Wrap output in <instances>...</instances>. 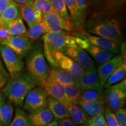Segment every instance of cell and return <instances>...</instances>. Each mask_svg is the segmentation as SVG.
<instances>
[{
	"label": "cell",
	"instance_id": "5",
	"mask_svg": "<svg viewBox=\"0 0 126 126\" xmlns=\"http://www.w3.org/2000/svg\"><path fill=\"white\" fill-rule=\"evenodd\" d=\"M103 93L106 108L114 113L123 108L126 97V79L105 88Z\"/></svg>",
	"mask_w": 126,
	"mask_h": 126
},
{
	"label": "cell",
	"instance_id": "2",
	"mask_svg": "<svg viewBox=\"0 0 126 126\" xmlns=\"http://www.w3.org/2000/svg\"><path fill=\"white\" fill-rule=\"evenodd\" d=\"M86 29L89 33L114 40H120L122 32L117 19L109 16L97 15L86 22Z\"/></svg>",
	"mask_w": 126,
	"mask_h": 126
},
{
	"label": "cell",
	"instance_id": "23",
	"mask_svg": "<svg viewBox=\"0 0 126 126\" xmlns=\"http://www.w3.org/2000/svg\"><path fill=\"white\" fill-rule=\"evenodd\" d=\"M11 36H22L28 37V31L25 27L21 15L5 25Z\"/></svg>",
	"mask_w": 126,
	"mask_h": 126
},
{
	"label": "cell",
	"instance_id": "26",
	"mask_svg": "<svg viewBox=\"0 0 126 126\" xmlns=\"http://www.w3.org/2000/svg\"><path fill=\"white\" fill-rule=\"evenodd\" d=\"M65 96L70 103L78 105L80 102L82 90L77 82L64 85Z\"/></svg>",
	"mask_w": 126,
	"mask_h": 126
},
{
	"label": "cell",
	"instance_id": "11",
	"mask_svg": "<svg viewBox=\"0 0 126 126\" xmlns=\"http://www.w3.org/2000/svg\"><path fill=\"white\" fill-rule=\"evenodd\" d=\"M54 59L56 68L70 72L79 78L83 74L85 70L69 57L58 50H54Z\"/></svg>",
	"mask_w": 126,
	"mask_h": 126
},
{
	"label": "cell",
	"instance_id": "6",
	"mask_svg": "<svg viewBox=\"0 0 126 126\" xmlns=\"http://www.w3.org/2000/svg\"><path fill=\"white\" fill-rule=\"evenodd\" d=\"M42 22L47 33L59 32H70L77 29L71 20L63 18L54 11L42 14Z\"/></svg>",
	"mask_w": 126,
	"mask_h": 126
},
{
	"label": "cell",
	"instance_id": "4",
	"mask_svg": "<svg viewBox=\"0 0 126 126\" xmlns=\"http://www.w3.org/2000/svg\"><path fill=\"white\" fill-rule=\"evenodd\" d=\"M42 39L50 48L58 51L66 47H79L85 50L89 45L85 39L71 35L70 33L66 32L46 33L42 36Z\"/></svg>",
	"mask_w": 126,
	"mask_h": 126
},
{
	"label": "cell",
	"instance_id": "31",
	"mask_svg": "<svg viewBox=\"0 0 126 126\" xmlns=\"http://www.w3.org/2000/svg\"><path fill=\"white\" fill-rule=\"evenodd\" d=\"M52 9L66 19L71 20L70 15L64 0H48Z\"/></svg>",
	"mask_w": 126,
	"mask_h": 126
},
{
	"label": "cell",
	"instance_id": "40",
	"mask_svg": "<svg viewBox=\"0 0 126 126\" xmlns=\"http://www.w3.org/2000/svg\"><path fill=\"white\" fill-rule=\"evenodd\" d=\"M59 126H78L70 117L64 118L57 121Z\"/></svg>",
	"mask_w": 126,
	"mask_h": 126
},
{
	"label": "cell",
	"instance_id": "9",
	"mask_svg": "<svg viewBox=\"0 0 126 126\" xmlns=\"http://www.w3.org/2000/svg\"><path fill=\"white\" fill-rule=\"evenodd\" d=\"M73 36L85 39L88 41V43L91 45L96 46L103 49L112 52L115 54H119L120 52V40H110V39L94 35L85 32L79 33L74 32Z\"/></svg>",
	"mask_w": 126,
	"mask_h": 126
},
{
	"label": "cell",
	"instance_id": "8",
	"mask_svg": "<svg viewBox=\"0 0 126 126\" xmlns=\"http://www.w3.org/2000/svg\"><path fill=\"white\" fill-rule=\"evenodd\" d=\"M0 56L10 78L22 71L24 69L25 63L22 59L7 46L0 44Z\"/></svg>",
	"mask_w": 126,
	"mask_h": 126
},
{
	"label": "cell",
	"instance_id": "41",
	"mask_svg": "<svg viewBox=\"0 0 126 126\" xmlns=\"http://www.w3.org/2000/svg\"><path fill=\"white\" fill-rule=\"evenodd\" d=\"M13 1L14 0H0V15Z\"/></svg>",
	"mask_w": 126,
	"mask_h": 126
},
{
	"label": "cell",
	"instance_id": "34",
	"mask_svg": "<svg viewBox=\"0 0 126 126\" xmlns=\"http://www.w3.org/2000/svg\"><path fill=\"white\" fill-rule=\"evenodd\" d=\"M33 6L34 8L40 11L42 14L53 11L48 0H33Z\"/></svg>",
	"mask_w": 126,
	"mask_h": 126
},
{
	"label": "cell",
	"instance_id": "25",
	"mask_svg": "<svg viewBox=\"0 0 126 126\" xmlns=\"http://www.w3.org/2000/svg\"><path fill=\"white\" fill-rule=\"evenodd\" d=\"M13 104L5 101L0 107V126H6L10 123L14 116Z\"/></svg>",
	"mask_w": 126,
	"mask_h": 126
},
{
	"label": "cell",
	"instance_id": "46",
	"mask_svg": "<svg viewBox=\"0 0 126 126\" xmlns=\"http://www.w3.org/2000/svg\"><path fill=\"white\" fill-rule=\"evenodd\" d=\"M86 126H94L93 125V124L92 123V122H91V120H90V121H89V123H88L86 124Z\"/></svg>",
	"mask_w": 126,
	"mask_h": 126
},
{
	"label": "cell",
	"instance_id": "22",
	"mask_svg": "<svg viewBox=\"0 0 126 126\" xmlns=\"http://www.w3.org/2000/svg\"><path fill=\"white\" fill-rule=\"evenodd\" d=\"M20 15V8L16 3L13 1L0 15V26L5 27L6 25L16 19Z\"/></svg>",
	"mask_w": 126,
	"mask_h": 126
},
{
	"label": "cell",
	"instance_id": "1",
	"mask_svg": "<svg viewBox=\"0 0 126 126\" xmlns=\"http://www.w3.org/2000/svg\"><path fill=\"white\" fill-rule=\"evenodd\" d=\"M39 83L28 72L22 71L9 79L2 90L8 100L17 107L23 106L28 93Z\"/></svg>",
	"mask_w": 126,
	"mask_h": 126
},
{
	"label": "cell",
	"instance_id": "38",
	"mask_svg": "<svg viewBox=\"0 0 126 126\" xmlns=\"http://www.w3.org/2000/svg\"><path fill=\"white\" fill-rule=\"evenodd\" d=\"M91 121L94 126H108L104 117L103 113L94 116L91 119Z\"/></svg>",
	"mask_w": 126,
	"mask_h": 126
},
{
	"label": "cell",
	"instance_id": "33",
	"mask_svg": "<svg viewBox=\"0 0 126 126\" xmlns=\"http://www.w3.org/2000/svg\"><path fill=\"white\" fill-rule=\"evenodd\" d=\"M77 8H78L79 18L81 26H83L85 22L86 16L88 14V5L86 0H75Z\"/></svg>",
	"mask_w": 126,
	"mask_h": 126
},
{
	"label": "cell",
	"instance_id": "47",
	"mask_svg": "<svg viewBox=\"0 0 126 126\" xmlns=\"http://www.w3.org/2000/svg\"><path fill=\"white\" fill-rule=\"evenodd\" d=\"M78 126H86V124H80V125H78Z\"/></svg>",
	"mask_w": 126,
	"mask_h": 126
},
{
	"label": "cell",
	"instance_id": "19",
	"mask_svg": "<svg viewBox=\"0 0 126 126\" xmlns=\"http://www.w3.org/2000/svg\"><path fill=\"white\" fill-rule=\"evenodd\" d=\"M68 111L70 117L77 125L87 124L91 118L85 113L82 109L78 105L70 103L66 107Z\"/></svg>",
	"mask_w": 126,
	"mask_h": 126
},
{
	"label": "cell",
	"instance_id": "39",
	"mask_svg": "<svg viewBox=\"0 0 126 126\" xmlns=\"http://www.w3.org/2000/svg\"><path fill=\"white\" fill-rule=\"evenodd\" d=\"M7 29L3 26H0V44H2L11 37Z\"/></svg>",
	"mask_w": 126,
	"mask_h": 126
},
{
	"label": "cell",
	"instance_id": "16",
	"mask_svg": "<svg viewBox=\"0 0 126 126\" xmlns=\"http://www.w3.org/2000/svg\"><path fill=\"white\" fill-rule=\"evenodd\" d=\"M29 126H45L54 120V116L48 108L28 114Z\"/></svg>",
	"mask_w": 126,
	"mask_h": 126
},
{
	"label": "cell",
	"instance_id": "24",
	"mask_svg": "<svg viewBox=\"0 0 126 126\" xmlns=\"http://www.w3.org/2000/svg\"><path fill=\"white\" fill-rule=\"evenodd\" d=\"M22 18L27 23L29 26L37 24L35 18V11L33 6V0H29L28 2L19 7Z\"/></svg>",
	"mask_w": 126,
	"mask_h": 126
},
{
	"label": "cell",
	"instance_id": "12",
	"mask_svg": "<svg viewBox=\"0 0 126 126\" xmlns=\"http://www.w3.org/2000/svg\"><path fill=\"white\" fill-rule=\"evenodd\" d=\"M77 83L82 91L93 90L103 92L105 89L100 84L96 68L85 71L83 74L78 78Z\"/></svg>",
	"mask_w": 126,
	"mask_h": 126
},
{
	"label": "cell",
	"instance_id": "32",
	"mask_svg": "<svg viewBox=\"0 0 126 126\" xmlns=\"http://www.w3.org/2000/svg\"><path fill=\"white\" fill-rule=\"evenodd\" d=\"M103 92L93 90L82 91L80 101L92 102L97 100H105Z\"/></svg>",
	"mask_w": 126,
	"mask_h": 126
},
{
	"label": "cell",
	"instance_id": "37",
	"mask_svg": "<svg viewBox=\"0 0 126 126\" xmlns=\"http://www.w3.org/2000/svg\"><path fill=\"white\" fill-rule=\"evenodd\" d=\"M115 117L119 126H126V110L122 108L114 112Z\"/></svg>",
	"mask_w": 126,
	"mask_h": 126
},
{
	"label": "cell",
	"instance_id": "29",
	"mask_svg": "<svg viewBox=\"0 0 126 126\" xmlns=\"http://www.w3.org/2000/svg\"><path fill=\"white\" fill-rule=\"evenodd\" d=\"M6 126H29L28 114L24 110L17 108L13 119L8 125Z\"/></svg>",
	"mask_w": 126,
	"mask_h": 126
},
{
	"label": "cell",
	"instance_id": "35",
	"mask_svg": "<svg viewBox=\"0 0 126 126\" xmlns=\"http://www.w3.org/2000/svg\"><path fill=\"white\" fill-rule=\"evenodd\" d=\"M9 79H10V75L5 67L0 56V91L2 90Z\"/></svg>",
	"mask_w": 126,
	"mask_h": 126
},
{
	"label": "cell",
	"instance_id": "15",
	"mask_svg": "<svg viewBox=\"0 0 126 126\" xmlns=\"http://www.w3.org/2000/svg\"><path fill=\"white\" fill-rule=\"evenodd\" d=\"M125 61L122 55H117L99 66L97 74L100 84L103 87L110 75Z\"/></svg>",
	"mask_w": 126,
	"mask_h": 126
},
{
	"label": "cell",
	"instance_id": "27",
	"mask_svg": "<svg viewBox=\"0 0 126 126\" xmlns=\"http://www.w3.org/2000/svg\"><path fill=\"white\" fill-rule=\"evenodd\" d=\"M126 74V63L125 61L110 75L104 85V89L122 81L124 78H125Z\"/></svg>",
	"mask_w": 126,
	"mask_h": 126
},
{
	"label": "cell",
	"instance_id": "3",
	"mask_svg": "<svg viewBox=\"0 0 126 126\" xmlns=\"http://www.w3.org/2000/svg\"><path fill=\"white\" fill-rule=\"evenodd\" d=\"M26 68L28 72L38 82L39 86L48 77V68L43 54L42 43L32 46L26 55Z\"/></svg>",
	"mask_w": 126,
	"mask_h": 126
},
{
	"label": "cell",
	"instance_id": "21",
	"mask_svg": "<svg viewBox=\"0 0 126 126\" xmlns=\"http://www.w3.org/2000/svg\"><path fill=\"white\" fill-rule=\"evenodd\" d=\"M89 56H91L94 61L99 64H103V63L111 59L116 56L114 53L106 50L96 46L89 44L87 48H86Z\"/></svg>",
	"mask_w": 126,
	"mask_h": 126
},
{
	"label": "cell",
	"instance_id": "45",
	"mask_svg": "<svg viewBox=\"0 0 126 126\" xmlns=\"http://www.w3.org/2000/svg\"><path fill=\"white\" fill-rule=\"evenodd\" d=\"M45 126H59V124H58L57 120H56L54 119L53 122H51L50 123L47 124V125Z\"/></svg>",
	"mask_w": 126,
	"mask_h": 126
},
{
	"label": "cell",
	"instance_id": "43",
	"mask_svg": "<svg viewBox=\"0 0 126 126\" xmlns=\"http://www.w3.org/2000/svg\"><path fill=\"white\" fill-rule=\"evenodd\" d=\"M14 2H15L18 5L19 7H20V6L23 5L27 3L29 0H14Z\"/></svg>",
	"mask_w": 126,
	"mask_h": 126
},
{
	"label": "cell",
	"instance_id": "36",
	"mask_svg": "<svg viewBox=\"0 0 126 126\" xmlns=\"http://www.w3.org/2000/svg\"><path fill=\"white\" fill-rule=\"evenodd\" d=\"M103 115L108 126H119L115 117L114 113L108 108H105Z\"/></svg>",
	"mask_w": 126,
	"mask_h": 126
},
{
	"label": "cell",
	"instance_id": "14",
	"mask_svg": "<svg viewBox=\"0 0 126 126\" xmlns=\"http://www.w3.org/2000/svg\"><path fill=\"white\" fill-rule=\"evenodd\" d=\"M39 86L45 89L48 96L61 102L65 107H67L70 103L65 96L64 86L57 82L49 77H48L46 80L41 83Z\"/></svg>",
	"mask_w": 126,
	"mask_h": 126
},
{
	"label": "cell",
	"instance_id": "7",
	"mask_svg": "<svg viewBox=\"0 0 126 126\" xmlns=\"http://www.w3.org/2000/svg\"><path fill=\"white\" fill-rule=\"evenodd\" d=\"M46 92L43 88L37 86L32 89L25 97L23 109L29 113L35 112L47 108Z\"/></svg>",
	"mask_w": 126,
	"mask_h": 126
},
{
	"label": "cell",
	"instance_id": "13",
	"mask_svg": "<svg viewBox=\"0 0 126 126\" xmlns=\"http://www.w3.org/2000/svg\"><path fill=\"white\" fill-rule=\"evenodd\" d=\"M2 45L7 46L21 58L27 55L33 46L32 40L22 36H11Z\"/></svg>",
	"mask_w": 126,
	"mask_h": 126
},
{
	"label": "cell",
	"instance_id": "48",
	"mask_svg": "<svg viewBox=\"0 0 126 126\" xmlns=\"http://www.w3.org/2000/svg\"><path fill=\"white\" fill-rule=\"evenodd\" d=\"M109 1H111V0H109Z\"/></svg>",
	"mask_w": 126,
	"mask_h": 126
},
{
	"label": "cell",
	"instance_id": "10",
	"mask_svg": "<svg viewBox=\"0 0 126 126\" xmlns=\"http://www.w3.org/2000/svg\"><path fill=\"white\" fill-rule=\"evenodd\" d=\"M60 51L69 57L85 71L96 68L94 60L85 50L79 47H66Z\"/></svg>",
	"mask_w": 126,
	"mask_h": 126
},
{
	"label": "cell",
	"instance_id": "20",
	"mask_svg": "<svg viewBox=\"0 0 126 126\" xmlns=\"http://www.w3.org/2000/svg\"><path fill=\"white\" fill-rule=\"evenodd\" d=\"M78 105L82 109L85 113L91 119L100 113H103L106 108L105 100H97L92 102L80 101Z\"/></svg>",
	"mask_w": 126,
	"mask_h": 126
},
{
	"label": "cell",
	"instance_id": "17",
	"mask_svg": "<svg viewBox=\"0 0 126 126\" xmlns=\"http://www.w3.org/2000/svg\"><path fill=\"white\" fill-rule=\"evenodd\" d=\"M62 85L77 82L78 78L70 72L62 70L59 68L51 67L48 70V77Z\"/></svg>",
	"mask_w": 126,
	"mask_h": 126
},
{
	"label": "cell",
	"instance_id": "42",
	"mask_svg": "<svg viewBox=\"0 0 126 126\" xmlns=\"http://www.w3.org/2000/svg\"><path fill=\"white\" fill-rule=\"evenodd\" d=\"M6 97L4 94H2V92L0 91V107L5 103V102L6 101Z\"/></svg>",
	"mask_w": 126,
	"mask_h": 126
},
{
	"label": "cell",
	"instance_id": "44",
	"mask_svg": "<svg viewBox=\"0 0 126 126\" xmlns=\"http://www.w3.org/2000/svg\"><path fill=\"white\" fill-rule=\"evenodd\" d=\"M88 1L90 2V4L89 5H91V4L96 5L97 4H99V3H100L101 2H102V1H103V0H88Z\"/></svg>",
	"mask_w": 126,
	"mask_h": 126
},
{
	"label": "cell",
	"instance_id": "28",
	"mask_svg": "<svg viewBox=\"0 0 126 126\" xmlns=\"http://www.w3.org/2000/svg\"><path fill=\"white\" fill-rule=\"evenodd\" d=\"M64 1L68 11H69L68 13L70 16L71 21L73 23L74 26L77 29H78L77 28H81L82 26L79 18L76 1L75 0H64Z\"/></svg>",
	"mask_w": 126,
	"mask_h": 126
},
{
	"label": "cell",
	"instance_id": "30",
	"mask_svg": "<svg viewBox=\"0 0 126 126\" xmlns=\"http://www.w3.org/2000/svg\"><path fill=\"white\" fill-rule=\"evenodd\" d=\"M47 33L43 22L29 26L28 37L32 40H36Z\"/></svg>",
	"mask_w": 126,
	"mask_h": 126
},
{
	"label": "cell",
	"instance_id": "18",
	"mask_svg": "<svg viewBox=\"0 0 126 126\" xmlns=\"http://www.w3.org/2000/svg\"><path fill=\"white\" fill-rule=\"evenodd\" d=\"M47 108L50 110L56 120L70 117L67 108L63 103L56 99L48 96L47 99Z\"/></svg>",
	"mask_w": 126,
	"mask_h": 126
}]
</instances>
